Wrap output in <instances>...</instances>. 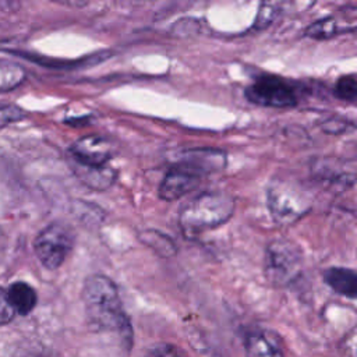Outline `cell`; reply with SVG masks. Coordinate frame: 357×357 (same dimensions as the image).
Segmentation results:
<instances>
[{
	"instance_id": "1",
	"label": "cell",
	"mask_w": 357,
	"mask_h": 357,
	"mask_svg": "<svg viewBox=\"0 0 357 357\" xmlns=\"http://www.w3.org/2000/svg\"><path fill=\"white\" fill-rule=\"evenodd\" d=\"M82 301L86 319L92 328L114 331L124 342L131 343V325L112 279L105 275L89 276L82 287Z\"/></svg>"
},
{
	"instance_id": "2",
	"label": "cell",
	"mask_w": 357,
	"mask_h": 357,
	"mask_svg": "<svg viewBox=\"0 0 357 357\" xmlns=\"http://www.w3.org/2000/svg\"><path fill=\"white\" fill-rule=\"evenodd\" d=\"M234 198L226 191H204L180 212L178 225L188 237L226 223L234 213Z\"/></svg>"
},
{
	"instance_id": "3",
	"label": "cell",
	"mask_w": 357,
	"mask_h": 357,
	"mask_svg": "<svg viewBox=\"0 0 357 357\" xmlns=\"http://www.w3.org/2000/svg\"><path fill=\"white\" fill-rule=\"evenodd\" d=\"M303 266L301 250L290 240L275 238L265 248L264 271L275 286H287L298 278Z\"/></svg>"
},
{
	"instance_id": "4",
	"label": "cell",
	"mask_w": 357,
	"mask_h": 357,
	"mask_svg": "<svg viewBox=\"0 0 357 357\" xmlns=\"http://www.w3.org/2000/svg\"><path fill=\"white\" fill-rule=\"evenodd\" d=\"M268 208L279 225H289L300 219L311 208V199L297 184L284 180L273 181L266 190Z\"/></svg>"
},
{
	"instance_id": "5",
	"label": "cell",
	"mask_w": 357,
	"mask_h": 357,
	"mask_svg": "<svg viewBox=\"0 0 357 357\" xmlns=\"http://www.w3.org/2000/svg\"><path fill=\"white\" fill-rule=\"evenodd\" d=\"M74 245V234L63 223L46 226L35 238L33 248L42 265L47 269L59 268Z\"/></svg>"
},
{
	"instance_id": "6",
	"label": "cell",
	"mask_w": 357,
	"mask_h": 357,
	"mask_svg": "<svg viewBox=\"0 0 357 357\" xmlns=\"http://www.w3.org/2000/svg\"><path fill=\"white\" fill-rule=\"evenodd\" d=\"M245 98L255 105L276 109L293 107L297 105V95L290 82L272 75L257 78L245 89Z\"/></svg>"
},
{
	"instance_id": "7",
	"label": "cell",
	"mask_w": 357,
	"mask_h": 357,
	"mask_svg": "<svg viewBox=\"0 0 357 357\" xmlns=\"http://www.w3.org/2000/svg\"><path fill=\"white\" fill-rule=\"evenodd\" d=\"M70 153L77 165L103 167L113 158V144L100 135H86L71 145Z\"/></svg>"
},
{
	"instance_id": "8",
	"label": "cell",
	"mask_w": 357,
	"mask_h": 357,
	"mask_svg": "<svg viewBox=\"0 0 357 357\" xmlns=\"http://www.w3.org/2000/svg\"><path fill=\"white\" fill-rule=\"evenodd\" d=\"M198 176H205L226 166V153L215 148H190L178 155L177 163Z\"/></svg>"
},
{
	"instance_id": "9",
	"label": "cell",
	"mask_w": 357,
	"mask_h": 357,
	"mask_svg": "<svg viewBox=\"0 0 357 357\" xmlns=\"http://www.w3.org/2000/svg\"><path fill=\"white\" fill-rule=\"evenodd\" d=\"M201 178L202 177L197 173L180 165H174L166 173L159 185V197L165 201L178 199L188 194L190 191H192L194 188H197Z\"/></svg>"
},
{
	"instance_id": "10",
	"label": "cell",
	"mask_w": 357,
	"mask_h": 357,
	"mask_svg": "<svg viewBox=\"0 0 357 357\" xmlns=\"http://www.w3.org/2000/svg\"><path fill=\"white\" fill-rule=\"evenodd\" d=\"M245 357H283V351L269 332L255 331L245 339Z\"/></svg>"
},
{
	"instance_id": "11",
	"label": "cell",
	"mask_w": 357,
	"mask_h": 357,
	"mask_svg": "<svg viewBox=\"0 0 357 357\" xmlns=\"http://www.w3.org/2000/svg\"><path fill=\"white\" fill-rule=\"evenodd\" d=\"M324 280L336 293L354 298L357 294V276L353 269L332 266L324 272Z\"/></svg>"
},
{
	"instance_id": "12",
	"label": "cell",
	"mask_w": 357,
	"mask_h": 357,
	"mask_svg": "<svg viewBox=\"0 0 357 357\" xmlns=\"http://www.w3.org/2000/svg\"><path fill=\"white\" fill-rule=\"evenodd\" d=\"M6 293H7V300L13 307L14 312L20 315L29 314L36 305V301H38L36 291L33 290L32 286H29L25 282L13 283L6 290Z\"/></svg>"
},
{
	"instance_id": "13",
	"label": "cell",
	"mask_w": 357,
	"mask_h": 357,
	"mask_svg": "<svg viewBox=\"0 0 357 357\" xmlns=\"http://www.w3.org/2000/svg\"><path fill=\"white\" fill-rule=\"evenodd\" d=\"M77 176L91 188L106 190L109 188L116 178V172L107 165L103 167H88L75 163Z\"/></svg>"
},
{
	"instance_id": "14",
	"label": "cell",
	"mask_w": 357,
	"mask_h": 357,
	"mask_svg": "<svg viewBox=\"0 0 357 357\" xmlns=\"http://www.w3.org/2000/svg\"><path fill=\"white\" fill-rule=\"evenodd\" d=\"M319 180L329 181L332 184H342V185H351L354 183V173L349 172L343 166H335V160H321V165L314 167Z\"/></svg>"
},
{
	"instance_id": "15",
	"label": "cell",
	"mask_w": 357,
	"mask_h": 357,
	"mask_svg": "<svg viewBox=\"0 0 357 357\" xmlns=\"http://www.w3.org/2000/svg\"><path fill=\"white\" fill-rule=\"evenodd\" d=\"M25 75V70L20 64L0 60V92L15 89L24 82Z\"/></svg>"
},
{
	"instance_id": "16",
	"label": "cell",
	"mask_w": 357,
	"mask_h": 357,
	"mask_svg": "<svg viewBox=\"0 0 357 357\" xmlns=\"http://www.w3.org/2000/svg\"><path fill=\"white\" fill-rule=\"evenodd\" d=\"M337 32H339V29H337V22L335 21V18L326 17V18L312 22L307 28L305 35L310 38H314V39H328V38L337 35Z\"/></svg>"
},
{
	"instance_id": "17",
	"label": "cell",
	"mask_w": 357,
	"mask_h": 357,
	"mask_svg": "<svg viewBox=\"0 0 357 357\" xmlns=\"http://www.w3.org/2000/svg\"><path fill=\"white\" fill-rule=\"evenodd\" d=\"M335 96L340 100L353 103L357 98V81L353 74L340 77L335 84Z\"/></svg>"
},
{
	"instance_id": "18",
	"label": "cell",
	"mask_w": 357,
	"mask_h": 357,
	"mask_svg": "<svg viewBox=\"0 0 357 357\" xmlns=\"http://www.w3.org/2000/svg\"><path fill=\"white\" fill-rule=\"evenodd\" d=\"M145 234L142 237V241L146 243L149 247H152L155 251H158L159 254H163V255H169L170 252H174L176 251V247L173 244V241L163 236L162 233H158V231H145L142 233Z\"/></svg>"
},
{
	"instance_id": "19",
	"label": "cell",
	"mask_w": 357,
	"mask_h": 357,
	"mask_svg": "<svg viewBox=\"0 0 357 357\" xmlns=\"http://www.w3.org/2000/svg\"><path fill=\"white\" fill-rule=\"evenodd\" d=\"M25 117L22 109L11 103H0V127L20 121Z\"/></svg>"
},
{
	"instance_id": "20",
	"label": "cell",
	"mask_w": 357,
	"mask_h": 357,
	"mask_svg": "<svg viewBox=\"0 0 357 357\" xmlns=\"http://www.w3.org/2000/svg\"><path fill=\"white\" fill-rule=\"evenodd\" d=\"M14 315L15 312L7 300V293L3 287H0V326L11 322Z\"/></svg>"
},
{
	"instance_id": "21",
	"label": "cell",
	"mask_w": 357,
	"mask_h": 357,
	"mask_svg": "<svg viewBox=\"0 0 357 357\" xmlns=\"http://www.w3.org/2000/svg\"><path fill=\"white\" fill-rule=\"evenodd\" d=\"M145 357H178V354L177 349L173 344L158 343L146 351Z\"/></svg>"
},
{
	"instance_id": "22",
	"label": "cell",
	"mask_w": 357,
	"mask_h": 357,
	"mask_svg": "<svg viewBox=\"0 0 357 357\" xmlns=\"http://www.w3.org/2000/svg\"><path fill=\"white\" fill-rule=\"evenodd\" d=\"M322 128L326 131V132H331V134H337V132H342L344 131V128H347V121L344 120H339V119H331V120H326L324 124H322Z\"/></svg>"
}]
</instances>
